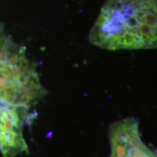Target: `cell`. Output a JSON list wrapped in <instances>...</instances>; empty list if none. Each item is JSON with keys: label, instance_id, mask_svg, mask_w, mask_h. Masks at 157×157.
Here are the masks:
<instances>
[{"label": "cell", "instance_id": "1", "mask_svg": "<svg viewBox=\"0 0 157 157\" xmlns=\"http://www.w3.org/2000/svg\"><path fill=\"white\" fill-rule=\"evenodd\" d=\"M89 40L109 50L155 48L157 0H107L90 31Z\"/></svg>", "mask_w": 157, "mask_h": 157}, {"label": "cell", "instance_id": "2", "mask_svg": "<svg viewBox=\"0 0 157 157\" xmlns=\"http://www.w3.org/2000/svg\"><path fill=\"white\" fill-rule=\"evenodd\" d=\"M45 94L25 48L0 36V103L29 108Z\"/></svg>", "mask_w": 157, "mask_h": 157}, {"label": "cell", "instance_id": "3", "mask_svg": "<svg viewBox=\"0 0 157 157\" xmlns=\"http://www.w3.org/2000/svg\"><path fill=\"white\" fill-rule=\"evenodd\" d=\"M110 157H156L143 142L139 124L132 117L113 123L109 130Z\"/></svg>", "mask_w": 157, "mask_h": 157}, {"label": "cell", "instance_id": "4", "mask_svg": "<svg viewBox=\"0 0 157 157\" xmlns=\"http://www.w3.org/2000/svg\"><path fill=\"white\" fill-rule=\"evenodd\" d=\"M29 108L3 105L0 109V151L2 157L28 153L23 126Z\"/></svg>", "mask_w": 157, "mask_h": 157}, {"label": "cell", "instance_id": "5", "mask_svg": "<svg viewBox=\"0 0 157 157\" xmlns=\"http://www.w3.org/2000/svg\"><path fill=\"white\" fill-rule=\"evenodd\" d=\"M0 109H1V106H0Z\"/></svg>", "mask_w": 157, "mask_h": 157}]
</instances>
